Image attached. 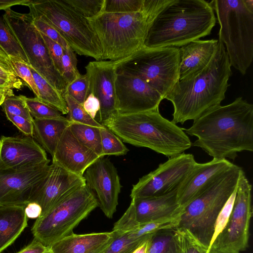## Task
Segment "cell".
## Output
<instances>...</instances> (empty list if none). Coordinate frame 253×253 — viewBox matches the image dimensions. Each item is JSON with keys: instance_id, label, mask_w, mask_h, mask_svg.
<instances>
[{"instance_id": "8992f818", "label": "cell", "mask_w": 253, "mask_h": 253, "mask_svg": "<svg viewBox=\"0 0 253 253\" xmlns=\"http://www.w3.org/2000/svg\"><path fill=\"white\" fill-rule=\"evenodd\" d=\"M219 25V40L225 44L231 66L245 75L253 59V0L210 2Z\"/></svg>"}, {"instance_id": "8fae6325", "label": "cell", "mask_w": 253, "mask_h": 253, "mask_svg": "<svg viewBox=\"0 0 253 253\" xmlns=\"http://www.w3.org/2000/svg\"><path fill=\"white\" fill-rule=\"evenodd\" d=\"M2 17L24 49L29 66L63 95L66 84L55 69L46 43L33 25L29 13H19L10 8L5 11Z\"/></svg>"}, {"instance_id": "d6a6232c", "label": "cell", "mask_w": 253, "mask_h": 253, "mask_svg": "<svg viewBox=\"0 0 253 253\" xmlns=\"http://www.w3.org/2000/svg\"><path fill=\"white\" fill-rule=\"evenodd\" d=\"M175 232L180 247L179 253H217L202 244L188 230L176 228Z\"/></svg>"}, {"instance_id": "f5cc1de1", "label": "cell", "mask_w": 253, "mask_h": 253, "mask_svg": "<svg viewBox=\"0 0 253 253\" xmlns=\"http://www.w3.org/2000/svg\"><path fill=\"white\" fill-rule=\"evenodd\" d=\"M113 239V237L112 239H111V240H110L106 243L101 245L100 246L98 247V248H96L92 250H91L86 253H104L105 251L107 250V249L108 248L110 244L112 242Z\"/></svg>"}, {"instance_id": "d4e9b609", "label": "cell", "mask_w": 253, "mask_h": 253, "mask_svg": "<svg viewBox=\"0 0 253 253\" xmlns=\"http://www.w3.org/2000/svg\"><path fill=\"white\" fill-rule=\"evenodd\" d=\"M113 237L112 231L84 234L73 233L56 242L49 249L53 253H86L106 243Z\"/></svg>"}, {"instance_id": "ac0fdd59", "label": "cell", "mask_w": 253, "mask_h": 253, "mask_svg": "<svg viewBox=\"0 0 253 253\" xmlns=\"http://www.w3.org/2000/svg\"><path fill=\"white\" fill-rule=\"evenodd\" d=\"M49 163L45 151L33 137H0V169H26Z\"/></svg>"}, {"instance_id": "b9f144b4", "label": "cell", "mask_w": 253, "mask_h": 253, "mask_svg": "<svg viewBox=\"0 0 253 253\" xmlns=\"http://www.w3.org/2000/svg\"><path fill=\"white\" fill-rule=\"evenodd\" d=\"M29 14L32 17L33 25L42 34L59 43L65 49L70 47L67 42L54 28L34 13L29 12Z\"/></svg>"}, {"instance_id": "681fc988", "label": "cell", "mask_w": 253, "mask_h": 253, "mask_svg": "<svg viewBox=\"0 0 253 253\" xmlns=\"http://www.w3.org/2000/svg\"><path fill=\"white\" fill-rule=\"evenodd\" d=\"M25 212L28 218H38L42 213L41 206L35 202H30L25 208Z\"/></svg>"}, {"instance_id": "ffe728a7", "label": "cell", "mask_w": 253, "mask_h": 253, "mask_svg": "<svg viewBox=\"0 0 253 253\" xmlns=\"http://www.w3.org/2000/svg\"><path fill=\"white\" fill-rule=\"evenodd\" d=\"M233 164L227 159L196 163L177 188V198L184 209Z\"/></svg>"}, {"instance_id": "f1b7e54d", "label": "cell", "mask_w": 253, "mask_h": 253, "mask_svg": "<svg viewBox=\"0 0 253 253\" xmlns=\"http://www.w3.org/2000/svg\"><path fill=\"white\" fill-rule=\"evenodd\" d=\"M69 128L80 142L100 158L103 157L100 128L72 122Z\"/></svg>"}, {"instance_id": "74e56055", "label": "cell", "mask_w": 253, "mask_h": 253, "mask_svg": "<svg viewBox=\"0 0 253 253\" xmlns=\"http://www.w3.org/2000/svg\"><path fill=\"white\" fill-rule=\"evenodd\" d=\"M77 66L75 52L70 47L65 48L62 58L61 76L66 85L81 75Z\"/></svg>"}, {"instance_id": "836d02e7", "label": "cell", "mask_w": 253, "mask_h": 253, "mask_svg": "<svg viewBox=\"0 0 253 253\" xmlns=\"http://www.w3.org/2000/svg\"><path fill=\"white\" fill-rule=\"evenodd\" d=\"M63 96L68 107L69 121L99 128L103 126L100 123L91 117L84 109L83 104L79 103L68 94H64Z\"/></svg>"}, {"instance_id": "4316f807", "label": "cell", "mask_w": 253, "mask_h": 253, "mask_svg": "<svg viewBox=\"0 0 253 253\" xmlns=\"http://www.w3.org/2000/svg\"><path fill=\"white\" fill-rule=\"evenodd\" d=\"M29 68L39 91L38 98L53 107L62 114H67L68 109L62 94L31 66Z\"/></svg>"}, {"instance_id": "e575fe53", "label": "cell", "mask_w": 253, "mask_h": 253, "mask_svg": "<svg viewBox=\"0 0 253 253\" xmlns=\"http://www.w3.org/2000/svg\"><path fill=\"white\" fill-rule=\"evenodd\" d=\"M23 97L31 115L35 119H51L62 116L56 109L37 97L29 98L24 95Z\"/></svg>"}, {"instance_id": "7dc6e473", "label": "cell", "mask_w": 253, "mask_h": 253, "mask_svg": "<svg viewBox=\"0 0 253 253\" xmlns=\"http://www.w3.org/2000/svg\"><path fill=\"white\" fill-rule=\"evenodd\" d=\"M85 111L94 119L100 109L98 99L92 93H89L83 104Z\"/></svg>"}, {"instance_id": "9c48e42d", "label": "cell", "mask_w": 253, "mask_h": 253, "mask_svg": "<svg viewBox=\"0 0 253 253\" xmlns=\"http://www.w3.org/2000/svg\"><path fill=\"white\" fill-rule=\"evenodd\" d=\"M98 207L86 184L80 186L36 219L31 229L34 238L50 247L71 235L74 228Z\"/></svg>"}, {"instance_id": "bcb514c9", "label": "cell", "mask_w": 253, "mask_h": 253, "mask_svg": "<svg viewBox=\"0 0 253 253\" xmlns=\"http://www.w3.org/2000/svg\"><path fill=\"white\" fill-rule=\"evenodd\" d=\"M6 117L25 136L33 137L34 126L33 121L21 116L10 114H6Z\"/></svg>"}, {"instance_id": "5b68a950", "label": "cell", "mask_w": 253, "mask_h": 253, "mask_svg": "<svg viewBox=\"0 0 253 253\" xmlns=\"http://www.w3.org/2000/svg\"><path fill=\"white\" fill-rule=\"evenodd\" d=\"M101 125L124 142L169 158L184 153L192 145L183 128L164 118L159 109L117 115Z\"/></svg>"}, {"instance_id": "60d3db41", "label": "cell", "mask_w": 253, "mask_h": 253, "mask_svg": "<svg viewBox=\"0 0 253 253\" xmlns=\"http://www.w3.org/2000/svg\"><path fill=\"white\" fill-rule=\"evenodd\" d=\"M0 78L10 82L16 89H20L23 83L16 75L12 61L0 45Z\"/></svg>"}, {"instance_id": "db71d44e", "label": "cell", "mask_w": 253, "mask_h": 253, "mask_svg": "<svg viewBox=\"0 0 253 253\" xmlns=\"http://www.w3.org/2000/svg\"><path fill=\"white\" fill-rule=\"evenodd\" d=\"M13 88H15V87L13 84L0 78V89L12 91Z\"/></svg>"}, {"instance_id": "c3c4849f", "label": "cell", "mask_w": 253, "mask_h": 253, "mask_svg": "<svg viewBox=\"0 0 253 253\" xmlns=\"http://www.w3.org/2000/svg\"><path fill=\"white\" fill-rule=\"evenodd\" d=\"M49 249V248L34 238L30 244L16 253H42Z\"/></svg>"}, {"instance_id": "7a4b0ae2", "label": "cell", "mask_w": 253, "mask_h": 253, "mask_svg": "<svg viewBox=\"0 0 253 253\" xmlns=\"http://www.w3.org/2000/svg\"><path fill=\"white\" fill-rule=\"evenodd\" d=\"M231 67L224 45L218 41L209 63L192 77L179 80L165 97L173 106L171 121L183 124L188 120L194 121L220 105L230 85Z\"/></svg>"}, {"instance_id": "4fadbf2b", "label": "cell", "mask_w": 253, "mask_h": 253, "mask_svg": "<svg viewBox=\"0 0 253 253\" xmlns=\"http://www.w3.org/2000/svg\"><path fill=\"white\" fill-rule=\"evenodd\" d=\"M196 163L191 154L183 153L169 158L132 186V199L157 197L176 188Z\"/></svg>"}, {"instance_id": "cb8c5ba5", "label": "cell", "mask_w": 253, "mask_h": 253, "mask_svg": "<svg viewBox=\"0 0 253 253\" xmlns=\"http://www.w3.org/2000/svg\"><path fill=\"white\" fill-rule=\"evenodd\" d=\"M25 208L0 205V253L11 245L28 226Z\"/></svg>"}, {"instance_id": "816d5d0a", "label": "cell", "mask_w": 253, "mask_h": 253, "mask_svg": "<svg viewBox=\"0 0 253 253\" xmlns=\"http://www.w3.org/2000/svg\"><path fill=\"white\" fill-rule=\"evenodd\" d=\"M152 235L143 240L132 253H147Z\"/></svg>"}, {"instance_id": "9f6ffc18", "label": "cell", "mask_w": 253, "mask_h": 253, "mask_svg": "<svg viewBox=\"0 0 253 253\" xmlns=\"http://www.w3.org/2000/svg\"><path fill=\"white\" fill-rule=\"evenodd\" d=\"M53 253V252L50 250V249H49L48 250H47V251L44 252V253Z\"/></svg>"}, {"instance_id": "44dd1931", "label": "cell", "mask_w": 253, "mask_h": 253, "mask_svg": "<svg viewBox=\"0 0 253 253\" xmlns=\"http://www.w3.org/2000/svg\"><path fill=\"white\" fill-rule=\"evenodd\" d=\"M52 158V163L83 175L86 169L100 157L80 142L69 126L61 135Z\"/></svg>"}, {"instance_id": "2e32d148", "label": "cell", "mask_w": 253, "mask_h": 253, "mask_svg": "<svg viewBox=\"0 0 253 253\" xmlns=\"http://www.w3.org/2000/svg\"><path fill=\"white\" fill-rule=\"evenodd\" d=\"M115 85L118 115L159 109L164 99L156 90L136 77L117 73Z\"/></svg>"}, {"instance_id": "7402d4cb", "label": "cell", "mask_w": 253, "mask_h": 253, "mask_svg": "<svg viewBox=\"0 0 253 253\" xmlns=\"http://www.w3.org/2000/svg\"><path fill=\"white\" fill-rule=\"evenodd\" d=\"M177 188L161 196L132 199L137 222L143 224L181 214Z\"/></svg>"}, {"instance_id": "f35d334b", "label": "cell", "mask_w": 253, "mask_h": 253, "mask_svg": "<svg viewBox=\"0 0 253 253\" xmlns=\"http://www.w3.org/2000/svg\"><path fill=\"white\" fill-rule=\"evenodd\" d=\"M143 0H105L104 12L124 13L141 11Z\"/></svg>"}, {"instance_id": "277c9868", "label": "cell", "mask_w": 253, "mask_h": 253, "mask_svg": "<svg viewBox=\"0 0 253 253\" xmlns=\"http://www.w3.org/2000/svg\"><path fill=\"white\" fill-rule=\"evenodd\" d=\"M171 0H143L142 9L139 12H103L88 19L101 44L102 60L117 61L142 47L154 20Z\"/></svg>"}, {"instance_id": "e0dca14e", "label": "cell", "mask_w": 253, "mask_h": 253, "mask_svg": "<svg viewBox=\"0 0 253 253\" xmlns=\"http://www.w3.org/2000/svg\"><path fill=\"white\" fill-rule=\"evenodd\" d=\"M89 85V93L99 100V121L101 124L117 115V104L115 92L117 75L113 61H90L85 67Z\"/></svg>"}, {"instance_id": "52a82bcc", "label": "cell", "mask_w": 253, "mask_h": 253, "mask_svg": "<svg viewBox=\"0 0 253 253\" xmlns=\"http://www.w3.org/2000/svg\"><path fill=\"white\" fill-rule=\"evenodd\" d=\"M232 166L215 180L184 209L177 228L188 230L202 244L209 247L217 217L236 191L241 170Z\"/></svg>"}, {"instance_id": "5bb4252c", "label": "cell", "mask_w": 253, "mask_h": 253, "mask_svg": "<svg viewBox=\"0 0 253 253\" xmlns=\"http://www.w3.org/2000/svg\"><path fill=\"white\" fill-rule=\"evenodd\" d=\"M50 165L0 169V205L25 207L47 174Z\"/></svg>"}, {"instance_id": "d590c367", "label": "cell", "mask_w": 253, "mask_h": 253, "mask_svg": "<svg viewBox=\"0 0 253 253\" xmlns=\"http://www.w3.org/2000/svg\"><path fill=\"white\" fill-rule=\"evenodd\" d=\"M79 13L87 19L103 12L105 0H64Z\"/></svg>"}, {"instance_id": "603a6c76", "label": "cell", "mask_w": 253, "mask_h": 253, "mask_svg": "<svg viewBox=\"0 0 253 253\" xmlns=\"http://www.w3.org/2000/svg\"><path fill=\"white\" fill-rule=\"evenodd\" d=\"M218 40H197L179 49V80L188 79L204 69L214 55Z\"/></svg>"}, {"instance_id": "83f0119b", "label": "cell", "mask_w": 253, "mask_h": 253, "mask_svg": "<svg viewBox=\"0 0 253 253\" xmlns=\"http://www.w3.org/2000/svg\"><path fill=\"white\" fill-rule=\"evenodd\" d=\"M139 225L126 232L113 230V239L104 253H132L143 240L149 237L141 234Z\"/></svg>"}, {"instance_id": "ab89813d", "label": "cell", "mask_w": 253, "mask_h": 253, "mask_svg": "<svg viewBox=\"0 0 253 253\" xmlns=\"http://www.w3.org/2000/svg\"><path fill=\"white\" fill-rule=\"evenodd\" d=\"M64 94H68L79 103L83 104L89 94V85L86 74L81 75L67 84Z\"/></svg>"}, {"instance_id": "484cf974", "label": "cell", "mask_w": 253, "mask_h": 253, "mask_svg": "<svg viewBox=\"0 0 253 253\" xmlns=\"http://www.w3.org/2000/svg\"><path fill=\"white\" fill-rule=\"evenodd\" d=\"M71 123L63 116L51 119H34L33 136L42 148L52 156L61 135Z\"/></svg>"}, {"instance_id": "30bf717a", "label": "cell", "mask_w": 253, "mask_h": 253, "mask_svg": "<svg viewBox=\"0 0 253 253\" xmlns=\"http://www.w3.org/2000/svg\"><path fill=\"white\" fill-rule=\"evenodd\" d=\"M113 62L117 74L140 78L164 99L179 81V47L143 46L128 56Z\"/></svg>"}, {"instance_id": "ee69618b", "label": "cell", "mask_w": 253, "mask_h": 253, "mask_svg": "<svg viewBox=\"0 0 253 253\" xmlns=\"http://www.w3.org/2000/svg\"><path fill=\"white\" fill-rule=\"evenodd\" d=\"M236 191L229 199L220 212H219L214 225V231L211 241V245L213 242L216 236L220 233L227 223L230 215L234 200L235 196Z\"/></svg>"}, {"instance_id": "f546056e", "label": "cell", "mask_w": 253, "mask_h": 253, "mask_svg": "<svg viewBox=\"0 0 253 253\" xmlns=\"http://www.w3.org/2000/svg\"><path fill=\"white\" fill-rule=\"evenodd\" d=\"M0 45L10 59H15L30 66L28 58L16 36L0 16Z\"/></svg>"}, {"instance_id": "7bdbcfd3", "label": "cell", "mask_w": 253, "mask_h": 253, "mask_svg": "<svg viewBox=\"0 0 253 253\" xmlns=\"http://www.w3.org/2000/svg\"><path fill=\"white\" fill-rule=\"evenodd\" d=\"M15 73L33 92L35 97H39V93L29 66L26 63L15 59H11Z\"/></svg>"}, {"instance_id": "f907efd6", "label": "cell", "mask_w": 253, "mask_h": 253, "mask_svg": "<svg viewBox=\"0 0 253 253\" xmlns=\"http://www.w3.org/2000/svg\"><path fill=\"white\" fill-rule=\"evenodd\" d=\"M30 0H0V10H6L16 5L26 6Z\"/></svg>"}, {"instance_id": "3957f363", "label": "cell", "mask_w": 253, "mask_h": 253, "mask_svg": "<svg viewBox=\"0 0 253 253\" xmlns=\"http://www.w3.org/2000/svg\"><path fill=\"white\" fill-rule=\"evenodd\" d=\"M215 23L210 2L172 0L154 20L143 46L179 47L210 35Z\"/></svg>"}, {"instance_id": "11a10c76", "label": "cell", "mask_w": 253, "mask_h": 253, "mask_svg": "<svg viewBox=\"0 0 253 253\" xmlns=\"http://www.w3.org/2000/svg\"><path fill=\"white\" fill-rule=\"evenodd\" d=\"M13 90L8 91L3 89H0V106L3 103L6 96L13 95Z\"/></svg>"}, {"instance_id": "4dcf8cb0", "label": "cell", "mask_w": 253, "mask_h": 253, "mask_svg": "<svg viewBox=\"0 0 253 253\" xmlns=\"http://www.w3.org/2000/svg\"><path fill=\"white\" fill-rule=\"evenodd\" d=\"M175 229H163L154 234L147 253H179Z\"/></svg>"}, {"instance_id": "8d00e7d4", "label": "cell", "mask_w": 253, "mask_h": 253, "mask_svg": "<svg viewBox=\"0 0 253 253\" xmlns=\"http://www.w3.org/2000/svg\"><path fill=\"white\" fill-rule=\"evenodd\" d=\"M6 114L21 116L31 121L34 118L31 115L29 109L23 99V95H7L1 105Z\"/></svg>"}, {"instance_id": "1f68e13d", "label": "cell", "mask_w": 253, "mask_h": 253, "mask_svg": "<svg viewBox=\"0 0 253 253\" xmlns=\"http://www.w3.org/2000/svg\"><path fill=\"white\" fill-rule=\"evenodd\" d=\"M100 130L103 157L126 154L129 150L119 137L104 126Z\"/></svg>"}, {"instance_id": "f6af8a7d", "label": "cell", "mask_w": 253, "mask_h": 253, "mask_svg": "<svg viewBox=\"0 0 253 253\" xmlns=\"http://www.w3.org/2000/svg\"><path fill=\"white\" fill-rule=\"evenodd\" d=\"M42 35L47 46L49 53L54 66L57 71L61 76L62 58L65 48L59 43L50 39L42 34Z\"/></svg>"}, {"instance_id": "ba28073f", "label": "cell", "mask_w": 253, "mask_h": 253, "mask_svg": "<svg viewBox=\"0 0 253 253\" xmlns=\"http://www.w3.org/2000/svg\"><path fill=\"white\" fill-rule=\"evenodd\" d=\"M26 6L30 12L54 28L75 52L102 60L101 44L88 19L64 0H30Z\"/></svg>"}, {"instance_id": "9a60e30c", "label": "cell", "mask_w": 253, "mask_h": 253, "mask_svg": "<svg viewBox=\"0 0 253 253\" xmlns=\"http://www.w3.org/2000/svg\"><path fill=\"white\" fill-rule=\"evenodd\" d=\"M87 187L94 194L104 214L112 218L118 205L122 185L117 170L107 158H99L83 175Z\"/></svg>"}, {"instance_id": "6da1fadb", "label": "cell", "mask_w": 253, "mask_h": 253, "mask_svg": "<svg viewBox=\"0 0 253 253\" xmlns=\"http://www.w3.org/2000/svg\"><path fill=\"white\" fill-rule=\"evenodd\" d=\"M183 129L197 137L192 146L201 148L213 158L234 160L239 152L253 151V105L238 97L212 108Z\"/></svg>"}, {"instance_id": "7c38bea8", "label": "cell", "mask_w": 253, "mask_h": 253, "mask_svg": "<svg viewBox=\"0 0 253 253\" xmlns=\"http://www.w3.org/2000/svg\"><path fill=\"white\" fill-rule=\"evenodd\" d=\"M252 189L242 169L228 220L209 249L217 253H241L248 248L250 221L253 213Z\"/></svg>"}, {"instance_id": "d6986e66", "label": "cell", "mask_w": 253, "mask_h": 253, "mask_svg": "<svg viewBox=\"0 0 253 253\" xmlns=\"http://www.w3.org/2000/svg\"><path fill=\"white\" fill-rule=\"evenodd\" d=\"M85 184L83 175L73 173L52 163L30 202L37 203L41 206V216L71 192Z\"/></svg>"}]
</instances>
